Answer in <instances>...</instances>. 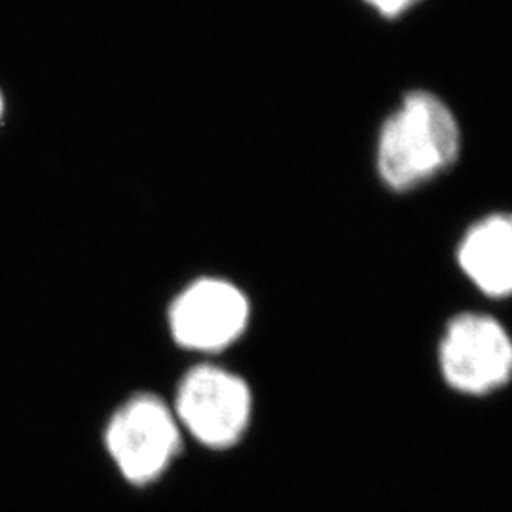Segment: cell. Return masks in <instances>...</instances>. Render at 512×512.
<instances>
[{
	"mask_svg": "<svg viewBox=\"0 0 512 512\" xmlns=\"http://www.w3.org/2000/svg\"><path fill=\"white\" fill-rule=\"evenodd\" d=\"M372 8H376L385 18H395L414 6L418 0H365Z\"/></svg>",
	"mask_w": 512,
	"mask_h": 512,
	"instance_id": "cell-7",
	"label": "cell"
},
{
	"mask_svg": "<svg viewBox=\"0 0 512 512\" xmlns=\"http://www.w3.org/2000/svg\"><path fill=\"white\" fill-rule=\"evenodd\" d=\"M461 131L454 112L437 95L412 92L380 131L378 173L391 190L406 192L458 160Z\"/></svg>",
	"mask_w": 512,
	"mask_h": 512,
	"instance_id": "cell-1",
	"label": "cell"
},
{
	"mask_svg": "<svg viewBox=\"0 0 512 512\" xmlns=\"http://www.w3.org/2000/svg\"><path fill=\"white\" fill-rule=\"evenodd\" d=\"M440 366L446 382L459 391H492L511 378V336L488 315L463 313L446 329Z\"/></svg>",
	"mask_w": 512,
	"mask_h": 512,
	"instance_id": "cell-4",
	"label": "cell"
},
{
	"mask_svg": "<svg viewBox=\"0 0 512 512\" xmlns=\"http://www.w3.org/2000/svg\"><path fill=\"white\" fill-rule=\"evenodd\" d=\"M0 116H2V97H0Z\"/></svg>",
	"mask_w": 512,
	"mask_h": 512,
	"instance_id": "cell-8",
	"label": "cell"
},
{
	"mask_svg": "<svg viewBox=\"0 0 512 512\" xmlns=\"http://www.w3.org/2000/svg\"><path fill=\"white\" fill-rule=\"evenodd\" d=\"M173 412L194 439L211 448H226L249 425L251 391L232 372L217 366H198L179 385Z\"/></svg>",
	"mask_w": 512,
	"mask_h": 512,
	"instance_id": "cell-3",
	"label": "cell"
},
{
	"mask_svg": "<svg viewBox=\"0 0 512 512\" xmlns=\"http://www.w3.org/2000/svg\"><path fill=\"white\" fill-rule=\"evenodd\" d=\"M249 313V300L236 285L203 277L175 298L169 310V329L183 348L219 351L247 329Z\"/></svg>",
	"mask_w": 512,
	"mask_h": 512,
	"instance_id": "cell-5",
	"label": "cell"
},
{
	"mask_svg": "<svg viewBox=\"0 0 512 512\" xmlns=\"http://www.w3.org/2000/svg\"><path fill=\"white\" fill-rule=\"evenodd\" d=\"M458 260L463 274L488 296L512 294V213L478 220L461 239Z\"/></svg>",
	"mask_w": 512,
	"mask_h": 512,
	"instance_id": "cell-6",
	"label": "cell"
},
{
	"mask_svg": "<svg viewBox=\"0 0 512 512\" xmlns=\"http://www.w3.org/2000/svg\"><path fill=\"white\" fill-rule=\"evenodd\" d=\"M105 440L124 478L148 484L164 473L179 452L181 425L167 404L152 395H139L112 416Z\"/></svg>",
	"mask_w": 512,
	"mask_h": 512,
	"instance_id": "cell-2",
	"label": "cell"
}]
</instances>
